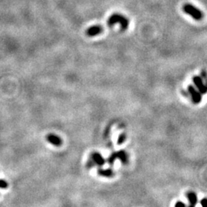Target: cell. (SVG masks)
Listing matches in <instances>:
<instances>
[{"label":"cell","mask_w":207,"mask_h":207,"mask_svg":"<svg viewBox=\"0 0 207 207\" xmlns=\"http://www.w3.org/2000/svg\"><path fill=\"white\" fill-rule=\"evenodd\" d=\"M183 11L187 14L190 15L192 18L199 21L203 18V13L199 9L195 7L191 4H186L183 6Z\"/></svg>","instance_id":"obj_2"},{"label":"cell","mask_w":207,"mask_h":207,"mask_svg":"<svg viewBox=\"0 0 207 207\" xmlns=\"http://www.w3.org/2000/svg\"><path fill=\"white\" fill-rule=\"evenodd\" d=\"M46 140H48V142L52 144L54 146H59L62 144V140L61 137H59V136H57L55 134H50L46 136Z\"/></svg>","instance_id":"obj_5"},{"label":"cell","mask_w":207,"mask_h":207,"mask_svg":"<svg viewBox=\"0 0 207 207\" xmlns=\"http://www.w3.org/2000/svg\"><path fill=\"white\" fill-rule=\"evenodd\" d=\"M188 207H195V206H192V205H190Z\"/></svg>","instance_id":"obj_15"},{"label":"cell","mask_w":207,"mask_h":207,"mask_svg":"<svg viewBox=\"0 0 207 207\" xmlns=\"http://www.w3.org/2000/svg\"><path fill=\"white\" fill-rule=\"evenodd\" d=\"M91 158H92V162H94V163H96L97 165L101 166L105 165V158L101 156V154L99 153H93L91 154Z\"/></svg>","instance_id":"obj_8"},{"label":"cell","mask_w":207,"mask_h":207,"mask_svg":"<svg viewBox=\"0 0 207 207\" xmlns=\"http://www.w3.org/2000/svg\"><path fill=\"white\" fill-rule=\"evenodd\" d=\"M116 23H119L121 25V27L123 30L127 29L129 26V20L127 19L125 16H123V15L118 14V13H115L112 15L110 16V18L107 20V25H113Z\"/></svg>","instance_id":"obj_1"},{"label":"cell","mask_w":207,"mask_h":207,"mask_svg":"<svg viewBox=\"0 0 207 207\" xmlns=\"http://www.w3.org/2000/svg\"><path fill=\"white\" fill-rule=\"evenodd\" d=\"M125 140H126V136H125V134H121V135H120V137H119V138H118V140H117V144L119 145H121V144H122L124 141H125Z\"/></svg>","instance_id":"obj_11"},{"label":"cell","mask_w":207,"mask_h":207,"mask_svg":"<svg viewBox=\"0 0 207 207\" xmlns=\"http://www.w3.org/2000/svg\"><path fill=\"white\" fill-rule=\"evenodd\" d=\"M206 198H203V199L200 201L201 205H202V206L203 207H206L205 206H206Z\"/></svg>","instance_id":"obj_14"},{"label":"cell","mask_w":207,"mask_h":207,"mask_svg":"<svg viewBox=\"0 0 207 207\" xmlns=\"http://www.w3.org/2000/svg\"><path fill=\"white\" fill-rule=\"evenodd\" d=\"M8 187V183L4 180H0V188L6 189Z\"/></svg>","instance_id":"obj_12"},{"label":"cell","mask_w":207,"mask_h":207,"mask_svg":"<svg viewBox=\"0 0 207 207\" xmlns=\"http://www.w3.org/2000/svg\"><path fill=\"white\" fill-rule=\"evenodd\" d=\"M186 197H187V199H188L189 202H190V204L196 206L197 202H198L197 195L194 192L190 191V192H188L186 193Z\"/></svg>","instance_id":"obj_9"},{"label":"cell","mask_w":207,"mask_h":207,"mask_svg":"<svg viewBox=\"0 0 207 207\" xmlns=\"http://www.w3.org/2000/svg\"><path fill=\"white\" fill-rule=\"evenodd\" d=\"M174 207H186V205H185V203H183L181 201H178L175 203V206Z\"/></svg>","instance_id":"obj_13"},{"label":"cell","mask_w":207,"mask_h":207,"mask_svg":"<svg viewBox=\"0 0 207 207\" xmlns=\"http://www.w3.org/2000/svg\"><path fill=\"white\" fill-rule=\"evenodd\" d=\"M116 159H119L123 164H128V154L125 153V151H120L117 152L113 153L112 154L108 157L107 159V163L110 165H112Z\"/></svg>","instance_id":"obj_3"},{"label":"cell","mask_w":207,"mask_h":207,"mask_svg":"<svg viewBox=\"0 0 207 207\" xmlns=\"http://www.w3.org/2000/svg\"><path fill=\"white\" fill-rule=\"evenodd\" d=\"M98 174L100 176H105V177H112L114 175V173L111 169H99L98 170Z\"/></svg>","instance_id":"obj_10"},{"label":"cell","mask_w":207,"mask_h":207,"mask_svg":"<svg viewBox=\"0 0 207 207\" xmlns=\"http://www.w3.org/2000/svg\"><path fill=\"white\" fill-rule=\"evenodd\" d=\"M193 82H194L195 85L198 88L199 91L201 92V94H205L206 92V88L205 84H203L202 78L199 76H196L193 77Z\"/></svg>","instance_id":"obj_7"},{"label":"cell","mask_w":207,"mask_h":207,"mask_svg":"<svg viewBox=\"0 0 207 207\" xmlns=\"http://www.w3.org/2000/svg\"><path fill=\"white\" fill-rule=\"evenodd\" d=\"M103 28L100 25H94L92 27H90L87 30L86 33L88 36L90 37H93V36H98L99 34H100L103 31Z\"/></svg>","instance_id":"obj_6"},{"label":"cell","mask_w":207,"mask_h":207,"mask_svg":"<svg viewBox=\"0 0 207 207\" xmlns=\"http://www.w3.org/2000/svg\"><path fill=\"white\" fill-rule=\"evenodd\" d=\"M188 91L191 94L192 102L195 103V104H199L202 100V96H201L200 93L197 91L193 86L191 85L188 87Z\"/></svg>","instance_id":"obj_4"}]
</instances>
